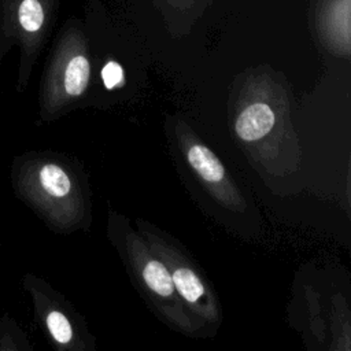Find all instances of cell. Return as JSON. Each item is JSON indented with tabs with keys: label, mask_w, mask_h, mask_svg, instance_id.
Returning a JSON list of instances; mask_svg holds the SVG:
<instances>
[{
	"label": "cell",
	"mask_w": 351,
	"mask_h": 351,
	"mask_svg": "<svg viewBox=\"0 0 351 351\" xmlns=\"http://www.w3.org/2000/svg\"><path fill=\"white\" fill-rule=\"evenodd\" d=\"M49 21L48 0H3V32L10 43L21 48L16 90L27 84L37 49Z\"/></svg>",
	"instance_id": "6da1fadb"
},
{
	"label": "cell",
	"mask_w": 351,
	"mask_h": 351,
	"mask_svg": "<svg viewBox=\"0 0 351 351\" xmlns=\"http://www.w3.org/2000/svg\"><path fill=\"white\" fill-rule=\"evenodd\" d=\"M78 44L80 40L73 34L62 38L49 69L43 111L49 108L60 92L67 97H78L85 92L89 82L90 64L88 58L78 49Z\"/></svg>",
	"instance_id": "7a4b0ae2"
},
{
	"label": "cell",
	"mask_w": 351,
	"mask_h": 351,
	"mask_svg": "<svg viewBox=\"0 0 351 351\" xmlns=\"http://www.w3.org/2000/svg\"><path fill=\"white\" fill-rule=\"evenodd\" d=\"M274 112L265 103L248 106L236 121V133L244 141H255L266 136L274 125Z\"/></svg>",
	"instance_id": "3957f363"
},
{
	"label": "cell",
	"mask_w": 351,
	"mask_h": 351,
	"mask_svg": "<svg viewBox=\"0 0 351 351\" xmlns=\"http://www.w3.org/2000/svg\"><path fill=\"white\" fill-rule=\"evenodd\" d=\"M188 162L192 169L210 184H215L223 180L225 169L219 159L203 144H193L188 149Z\"/></svg>",
	"instance_id": "277c9868"
},
{
	"label": "cell",
	"mask_w": 351,
	"mask_h": 351,
	"mask_svg": "<svg viewBox=\"0 0 351 351\" xmlns=\"http://www.w3.org/2000/svg\"><path fill=\"white\" fill-rule=\"evenodd\" d=\"M325 29L340 37L348 45L350 37V0H326L322 8Z\"/></svg>",
	"instance_id": "5b68a950"
},
{
	"label": "cell",
	"mask_w": 351,
	"mask_h": 351,
	"mask_svg": "<svg viewBox=\"0 0 351 351\" xmlns=\"http://www.w3.org/2000/svg\"><path fill=\"white\" fill-rule=\"evenodd\" d=\"M143 278L147 287L160 296H170L174 291L171 274L159 261L152 259L145 263L143 269Z\"/></svg>",
	"instance_id": "8992f818"
},
{
	"label": "cell",
	"mask_w": 351,
	"mask_h": 351,
	"mask_svg": "<svg viewBox=\"0 0 351 351\" xmlns=\"http://www.w3.org/2000/svg\"><path fill=\"white\" fill-rule=\"evenodd\" d=\"M171 274L173 285L188 303H196L206 292L197 274L188 267H177Z\"/></svg>",
	"instance_id": "52a82bcc"
},
{
	"label": "cell",
	"mask_w": 351,
	"mask_h": 351,
	"mask_svg": "<svg viewBox=\"0 0 351 351\" xmlns=\"http://www.w3.org/2000/svg\"><path fill=\"white\" fill-rule=\"evenodd\" d=\"M26 339L19 325L8 313L0 318V351L26 350Z\"/></svg>",
	"instance_id": "ba28073f"
},
{
	"label": "cell",
	"mask_w": 351,
	"mask_h": 351,
	"mask_svg": "<svg viewBox=\"0 0 351 351\" xmlns=\"http://www.w3.org/2000/svg\"><path fill=\"white\" fill-rule=\"evenodd\" d=\"M101 80L104 82V86L110 90L114 88H118L123 85L125 77H123V69L119 63L110 60L104 64L101 69Z\"/></svg>",
	"instance_id": "9c48e42d"
},
{
	"label": "cell",
	"mask_w": 351,
	"mask_h": 351,
	"mask_svg": "<svg viewBox=\"0 0 351 351\" xmlns=\"http://www.w3.org/2000/svg\"><path fill=\"white\" fill-rule=\"evenodd\" d=\"M0 255H1V233H0Z\"/></svg>",
	"instance_id": "30bf717a"
}]
</instances>
